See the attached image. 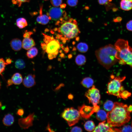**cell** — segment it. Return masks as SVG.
I'll list each match as a JSON object with an SVG mask.
<instances>
[{
    "instance_id": "1",
    "label": "cell",
    "mask_w": 132,
    "mask_h": 132,
    "mask_svg": "<svg viewBox=\"0 0 132 132\" xmlns=\"http://www.w3.org/2000/svg\"><path fill=\"white\" fill-rule=\"evenodd\" d=\"M126 104L116 102L112 110L107 113L108 123L110 127H119L128 122L131 119Z\"/></svg>"
},
{
    "instance_id": "2",
    "label": "cell",
    "mask_w": 132,
    "mask_h": 132,
    "mask_svg": "<svg viewBox=\"0 0 132 132\" xmlns=\"http://www.w3.org/2000/svg\"><path fill=\"white\" fill-rule=\"evenodd\" d=\"M55 25L59 26L54 30L58 33L56 38H61L66 41H69L76 38L80 33L77 21L67 16L61 21H57Z\"/></svg>"
},
{
    "instance_id": "3",
    "label": "cell",
    "mask_w": 132,
    "mask_h": 132,
    "mask_svg": "<svg viewBox=\"0 0 132 132\" xmlns=\"http://www.w3.org/2000/svg\"><path fill=\"white\" fill-rule=\"evenodd\" d=\"M117 53L115 46L109 44L96 50L95 54L100 64L108 69L118 61Z\"/></svg>"
},
{
    "instance_id": "4",
    "label": "cell",
    "mask_w": 132,
    "mask_h": 132,
    "mask_svg": "<svg viewBox=\"0 0 132 132\" xmlns=\"http://www.w3.org/2000/svg\"><path fill=\"white\" fill-rule=\"evenodd\" d=\"M117 50L116 57L119 63L127 64L132 67V48L127 41L118 39L114 45Z\"/></svg>"
},
{
    "instance_id": "5",
    "label": "cell",
    "mask_w": 132,
    "mask_h": 132,
    "mask_svg": "<svg viewBox=\"0 0 132 132\" xmlns=\"http://www.w3.org/2000/svg\"><path fill=\"white\" fill-rule=\"evenodd\" d=\"M42 34L44 36V42L41 44L42 48L48 54L53 55L54 58H55L61 47L59 42L56 38L55 39L53 36H51L44 33Z\"/></svg>"
},
{
    "instance_id": "6",
    "label": "cell",
    "mask_w": 132,
    "mask_h": 132,
    "mask_svg": "<svg viewBox=\"0 0 132 132\" xmlns=\"http://www.w3.org/2000/svg\"><path fill=\"white\" fill-rule=\"evenodd\" d=\"M113 78L108 84L107 93L121 98L120 94L124 90V87L122 86V82L125 78V77H115L112 76Z\"/></svg>"
},
{
    "instance_id": "7",
    "label": "cell",
    "mask_w": 132,
    "mask_h": 132,
    "mask_svg": "<svg viewBox=\"0 0 132 132\" xmlns=\"http://www.w3.org/2000/svg\"><path fill=\"white\" fill-rule=\"evenodd\" d=\"M80 112L73 107L65 109L61 113V117L66 121L69 126L77 123L80 119Z\"/></svg>"
},
{
    "instance_id": "8",
    "label": "cell",
    "mask_w": 132,
    "mask_h": 132,
    "mask_svg": "<svg viewBox=\"0 0 132 132\" xmlns=\"http://www.w3.org/2000/svg\"><path fill=\"white\" fill-rule=\"evenodd\" d=\"M85 95L88 99L89 103H91L94 107L99 106L97 104L99 102L100 95L99 90L94 85H93L92 87L86 92Z\"/></svg>"
},
{
    "instance_id": "9",
    "label": "cell",
    "mask_w": 132,
    "mask_h": 132,
    "mask_svg": "<svg viewBox=\"0 0 132 132\" xmlns=\"http://www.w3.org/2000/svg\"><path fill=\"white\" fill-rule=\"evenodd\" d=\"M47 15L50 20L57 21H61L66 16V12L61 7H55L50 8Z\"/></svg>"
},
{
    "instance_id": "10",
    "label": "cell",
    "mask_w": 132,
    "mask_h": 132,
    "mask_svg": "<svg viewBox=\"0 0 132 132\" xmlns=\"http://www.w3.org/2000/svg\"><path fill=\"white\" fill-rule=\"evenodd\" d=\"M105 121L99 123L95 127L93 132H114L113 129L111 127L108 123H106Z\"/></svg>"
},
{
    "instance_id": "11",
    "label": "cell",
    "mask_w": 132,
    "mask_h": 132,
    "mask_svg": "<svg viewBox=\"0 0 132 132\" xmlns=\"http://www.w3.org/2000/svg\"><path fill=\"white\" fill-rule=\"evenodd\" d=\"M34 75L30 74L26 76L23 80V85L25 87L29 88L34 86L36 84Z\"/></svg>"
},
{
    "instance_id": "12",
    "label": "cell",
    "mask_w": 132,
    "mask_h": 132,
    "mask_svg": "<svg viewBox=\"0 0 132 132\" xmlns=\"http://www.w3.org/2000/svg\"><path fill=\"white\" fill-rule=\"evenodd\" d=\"M42 6L40 7V15L36 18V21L38 23L45 25L48 23L50 20L49 17L47 15L43 14L42 13Z\"/></svg>"
},
{
    "instance_id": "13",
    "label": "cell",
    "mask_w": 132,
    "mask_h": 132,
    "mask_svg": "<svg viewBox=\"0 0 132 132\" xmlns=\"http://www.w3.org/2000/svg\"><path fill=\"white\" fill-rule=\"evenodd\" d=\"M35 44L34 40L30 37L24 38L22 41V47L26 50H28L35 46Z\"/></svg>"
},
{
    "instance_id": "14",
    "label": "cell",
    "mask_w": 132,
    "mask_h": 132,
    "mask_svg": "<svg viewBox=\"0 0 132 132\" xmlns=\"http://www.w3.org/2000/svg\"><path fill=\"white\" fill-rule=\"evenodd\" d=\"M10 45L13 50L15 51H18L21 49L22 47V42L19 38H14L11 41Z\"/></svg>"
},
{
    "instance_id": "15",
    "label": "cell",
    "mask_w": 132,
    "mask_h": 132,
    "mask_svg": "<svg viewBox=\"0 0 132 132\" xmlns=\"http://www.w3.org/2000/svg\"><path fill=\"white\" fill-rule=\"evenodd\" d=\"M3 124L6 126L11 125L14 122V118L11 114H8L6 115L2 120Z\"/></svg>"
},
{
    "instance_id": "16",
    "label": "cell",
    "mask_w": 132,
    "mask_h": 132,
    "mask_svg": "<svg viewBox=\"0 0 132 132\" xmlns=\"http://www.w3.org/2000/svg\"><path fill=\"white\" fill-rule=\"evenodd\" d=\"M11 79L13 84L16 85L21 84L23 80L21 74L18 72L13 75Z\"/></svg>"
},
{
    "instance_id": "17",
    "label": "cell",
    "mask_w": 132,
    "mask_h": 132,
    "mask_svg": "<svg viewBox=\"0 0 132 132\" xmlns=\"http://www.w3.org/2000/svg\"><path fill=\"white\" fill-rule=\"evenodd\" d=\"M120 6L121 8L124 11H130L132 9V2L127 0H121Z\"/></svg>"
},
{
    "instance_id": "18",
    "label": "cell",
    "mask_w": 132,
    "mask_h": 132,
    "mask_svg": "<svg viewBox=\"0 0 132 132\" xmlns=\"http://www.w3.org/2000/svg\"><path fill=\"white\" fill-rule=\"evenodd\" d=\"M94 83L93 80L89 77L84 78L81 82V84L85 87L88 88L92 87Z\"/></svg>"
},
{
    "instance_id": "19",
    "label": "cell",
    "mask_w": 132,
    "mask_h": 132,
    "mask_svg": "<svg viewBox=\"0 0 132 132\" xmlns=\"http://www.w3.org/2000/svg\"><path fill=\"white\" fill-rule=\"evenodd\" d=\"M38 53L37 49L35 47H33L28 50L26 55L29 58L32 59L36 56Z\"/></svg>"
},
{
    "instance_id": "20",
    "label": "cell",
    "mask_w": 132,
    "mask_h": 132,
    "mask_svg": "<svg viewBox=\"0 0 132 132\" xmlns=\"http://www.w3.org/2000/svg\"><path fill=\"white\" fill-rule=\"evenodd\" d=\"M107 113L104 110H99L96 114V118L97 119L100 121L105 120L107 117Z\"/></svg>"
},
{
    "instance_id": "21",
    "label": "cell",
    "mask_w": 132,
    "mask_h": 132,
    "mask_svg": "<svg viewBox=\"0 0 132 132\" xmlns=\"http://www.w3.org/2000/svg\"><path fill=\"white\" fill-rule=\"evenodd\" d=\"M86 57L81 54H79L76 57L75 61L76 64L78 66H81L84 65L86 62Z\"/></svg>"
},
{
    "instance_id": "22",
    "label": "cell",
    "mask_w": 132,
    "mask_h": 132,
    "mask_svg": "<svg viewBox=\"0 0 132 132\" xmlns=\"http://www.w3.org/2000/svg\"><path fill=\"white\" fill-rule=\"evenodd\" d=\"M16 24L17 26L20 29H22L28 25L26 20L23 18H20L17 19L16 21Z\"/></svg>"
},
{
    "instance_id": "23",
    "label": "cell",
    "mask_w": 132,
    "mask_h": 132,
    "mask_svg": "<svg viewBox=\"0 0 132 132\" xmlns=\"http://www.w3.org/2000/svg\"><path fill=\"white\" fill-rule=\"evenodd\" d=\"M84 127L85 130L89 132L93 131L95 128L94 122L92 121H88L85 123Z\"/></svg>"
},
{
    "instance_id": "24",
    "label": "cell",
    "mask_w": 132,
    "mask_h": 132,
    "mask_svg": "<svg viewBox=\"0 0 132 132\" xmlns=\"http://www.w3.org/2000/svg\"><path fill=\"white\" fill-rule=\"evenodd\" d=\"M77 48L79 52L83 53L86 52L88 49V45L85 43L83 42L78 43L77 45Z\"/></svg>"
},
{
    "instance_id": "25",
    "label": "cell",
    "mask_w": 132,
    "mask_h": 132,
    "mask_svg": "<svg viewBox=\"0 0 132 132\" xmlns=\"http://www.w3.org/2000/svg\"><path fill=\"white\" fill-rule=\"evenodd\" d=\"M114 106V103L110 100H108L104 103L103 108L104 110L108 112L111 110Z\"/></svg>"
},
{
    "instance_id": "26",
    "label": "cell",
    "mask_w": 132,
    "mask_h": 132,
    "mask_svg": "<svg viewBox=\"0 0 132 132\" xmlns=\"http://www.w3.org/2000/svg\"><path fill=\"white\" fill-rule=\"evenodd\" d=\"M15 66L19 69H23L25 67V64L24 61L22 59H20L17 60L15 62Z\"/></svg>"
},
{
    "instance_id": "27",
    "label": "cell",
    "mask_w": 132,
    "mask_h": 132,
    "mask_svg": "<svg viewBox=\"0 0 132 132\" xmlns=\"http://www.w3.org/2000/svg\"><path fill=\"white\" fill-rule=\"evenodd\" d=\"M113 130L114 132H132V127L128 125L124 126L121 128H114Z\"/></svg>"
},
{
    "instance_id": "28",
    "label": "cell",
    "mask_w": 132,
    "mask_h": 132,
    "mask_svg": "<svg viewBox=\"0 0 132 132\" xmlns=\"http://www.w3.org/2000/svg\"><path fill=\"white\" fill-rule=\"evenodd\" d=\"M7 65L3 58H0V75H2L5 70L6 66Z\"/></svg>"
},
{
    "instance_id": "29",
    "label": "cell",
    "mask_w": 132,
    "mask_h": 132,
    "mask_svg": "<svg viewBox=\"0 0 132 132\" xmlns=\"http://www.w3.org/2000/svg\"><path fill=\"white\" fill-rule=\"evenodd\" d=\"M131 93L127 90H124L120 94L121 98H122L124 99H127L131 95Z\"/></svg>"
},
{
    "instance_id": "30",
    "label": "cell",
    "mask_w": 132,
    "mask_h": 132,
    "mask_svg": "<svg viewBox=\"0 0 132 132\" xmlns=\"http://www.w3.org/2000/svg\"><path fill=\"white\" fill-rule=\"evenodd\" d=\"M11 0L13 4H16L19 7H20L23 3L29 2L30 0Z\"/></svg>"
},
{
    "instance_id": "31",
    "label": "cell",
    "mask_w": 132,
    "mask_h": 132,
    "mask_svg": "<svg viewBox=\"0 0 132 132\" xmlns=\"http://www.w3.org/2000/svg\"><path fill=\"white\" fill-rule=\"evenodd\" d=\"M62 2V0H51L52 5L54 7H58L61 6Z\"/></svg>"
},
{
    "instance_id": "32",
    "label": "cell",
    "mask_w": 132,
    "mask_h": 132,
    "mask_svg": "<svg viewBox=\"0 0 132 132\" xmlns=\"http://www.w3.org/2000/svg\"><path fill=\"white\" fill-rule=\"evenodd\" d=\"M67 3L71 7H74L76 6L78 2V0H67Z\"/></svg>"
},
{
    "instance_id": "33",
    "label": "cell",
    "mask_w": 132,
    "mask_h": 132,
    "mask_svg": "<svg viewBox=\"0 0 132 132\" xmlns=\"http://www.w3.org/2000/svg\"><path fill=\"white\" fill-rule=\"evenodd\" d=\"M126 27L128 30L132 31V20H130L127 22L126 24Z\"/></svg>"
},
{
    "instance_id": "34",
    "label": "cell",
    "mask_w": 132,
    "mask_h": 132,
    "mask_svg": "<svg viewBox=\"0 0 132 132\" xmlns=\"http://www.w3.org/2000/svg\"><path fill=\"white\" fill-rule=\"evenodd\" d=\"M82 130L81 128L78 126L73 127L71 130L70 132H82Z\"/></svg>"
},
{
    "instance_id": "35",
    "label": "cell",
    "mask_w": 132,
    "mask_h": 132,
    "mask_svg": "<svg viewBox=\"0 0 132 132\" xmlns=\"http://www.w3.org/2000/svg\"><path fill=\"white\" fill-rule=\"evenodd\" d=\"M33 33L32 32L26 31L24 33L23 36L24 38L30 37L31 35Z\"/></svg>"
},
{
    "instance_id": "36",
    "label": "cell",
    "mask_w": 132,
    "mask_h": 132,
    "mask_svg": "<svg viewBox=\"0 0 132 132\" xmlns=\"http://www.w3.org/2000/svg\"><path fill=\"white\" fill-rule=\"evenodd\" d=\"M109 0H98L99 4L101 5H104L107 3Z\"/></svg>"
},
{
    "instance_id": "37",
    "label": "cell",
    "mask_w": 132,
    "mask_h": 132,
    "mask_svg": "<svg viewBox=\"0 0 132 132\" xmlns=\"http://www.w3.org/2000/svg\"><path fill=\"white\" fill-rule=\"evenodd\" d=\"M5 62L8 65L10 64L12 62V59L10 58H8L6 59Z\"/></svg>"
},
{
    "instance_id": "38",
    "label": "cell",
    "mask_w": 132,
    "mask_h": 132,
    "mask_svg": "<svg viewBox=\"0 0 132 132\" xmlns=\"http://www.w3.org/2000/svg\"><path fill=\"white\" fill-rule=\"evenodd\" d=\"M18 113L19 115H22L24 113L23 110L22 109H19L18 110Z\"/></svg>"
},
{
    "instance_id": "39",
    "label": "cell",
    "mask_w": 132,
    "mask_h": 132,
    "mask_svg": "<svg viewBox=\"0 0 132 132\" xmlns=\"http://www.w3.org/2000/svg\"><path fill=\"white\" fill-rule=\"evenodd\" d=\"M48 57L50 60H52L54 58V55L52 54H48Z\"/></svg>"
},
{
    "instance_id": "40",
    "label": "cell",
    "mask_w": 132,
    "mask_h": 132,
    "mask_svg": "<svg viewBox=\"0 0 132 132\" xmlns=\"http://www.w3.org/2000/svg\"><path fill=\"white\" fill-rule=\"evenodd\" d=\"M127 110L130 112H132V105H130L129 107L127 108Z\"/></svg>"
},
{
    "instance_id": "41",
    "label": "cell",
    "mask_w": 132,
    "mask_h": 132,
    "mask_svg": "<svg viewBox=\"0 0 132 132\" xmlns=\"http://www.w3.org/2000/svg\"><path fill=\"white\" fill-rule=\"evenodd\" d=\"M7 84L8 86H10L13 84L11 80V79H9L7 81Z\"/></svg>"
},
{
    "instance_id": "42",
    "label": "cell",
    "mask_w": 132,
    "mask_h": 132,
    "mask_svg": "<svg viewBox=\"0 0 132 132\" xmlns=\"http://www.w3.org/2000/svg\"><path fill=\"white\" fill-rule=\"evenodd\" d=\"M122 18L121 17H117L115 20V22H120Z\"/></svg>"
},
{
    "instance_id": "43",
    "label": "cell",
    "mask_w": 132,
    "mask_h": 132,
    "mask_svg": "<svg viewBox=\"0 0 132 132\" xmlns=\"http://www.w3.org/2000/svg\"><path fill=\"white\" fill-rule=\"evenodd\" d=\"M46 130H48L49 131V130H50V132L53 131L50 128V126L49 125V124H48V125L47 126V127Z\"/></svg>"
},
{
    "instance_id": "44",
    "label": "cell",
    "mask_w": 132,
    "mask_h": 132,
    "mask_svg": "<svg viewBox=\"0 0 132 132\" xmlns=\"http://www.w3.org/2000/svg\"><path fill=\"white\" fill-rule=\"evenodd\" d=\"M64 51L66 53H67L69 51V48L68 46L64 48Z\"/></svg>"
},
{
    "instance_id": "45",
    "label": "cell",
    "mask_w": 132,
    "mask_h": 132,
    "mask_svg": "<svg viewBox=\"0 0 132 132\" xmlns=\"http://www.w3.org/2000/svg\"><path fill=\"white\" fill-rule=\"evenodd\" d=\"M73 95L70 94H69L68 96V98L70 99H73Z\"/></svg>"
},
{
    "instance_id": "46",
    "label": "cell",
    "mask_w": 132,
    "mask_h": 132,
    "mask_svg": "<svg viewBox=\"0 0 132 132\" xmlns=\"http://www.w3.org/2000/svg\"><path fill=\"white\" fill-rule=\"evenodd\" d=\"M61 56L63 57L64 56V54H61Z\"/></svg>"
},
{
    "instance_id": "47",
    "label": "cell",
    "mask_w": 132,
    "mask_h": 132,
    "mask_svg": "<svg viewBox=\"0 0 132 132\" xmlns=\"http://www.w3.org/2000/svg\"><path fill=\"white\" fill-rule=\"evenodd\" d=\"M128 0L129 1H130L132 2V0Z\"/></svg>"
},
{
    "instance_id": "48",
    "label": "cell",
    "mask_w": 132,
    "mask_h": 132,
    "mask_svg": "<svg viewBox=\"0 0 132 132\" xmlns=\"http://www.w3.org/2000/svg\"><path fill=\"white\" fill-rule=\"evenodd\" d=\"M1 105V103L0 102V107Z\"/></svg>"
},
{
    "instance_id": "49",
    "label": "cell",
    "mask_w": 132,
    "mask_h": 132,
    "mask_svg": "<svg viewBox=\"0 0 132 132\" xmlns=\"http://www.w3.org/2000/svg\"><path fill=\"white\" fill-rule=\"evenodd\" d=\"M0 86H1V84H0Z\"/></svg>"
},
{
    "instance_id": "50",
    "label": "cell",
    "mask_w": 132,
    "mask_h": 132,
    "mask_svg": "<svg viewBox=\"0 0 132 132\" xmlns=\"http://www.w3.org/2000/svg\"></svg>"
},
{
    "instance_id": "51",
    "label": "cell",
    "mask_w": 132,
    "mask_h": 132,
    "mask_svg": "<svg viewBox=\"0 0 132 132\" xmlns=\"http://www.w3.org/2000/svg\"><path fill=\"white\" fill-rule=\"evenodd\" d=\"M44 0L46 1V0Z\"/></svg>"
}]
</instances>
